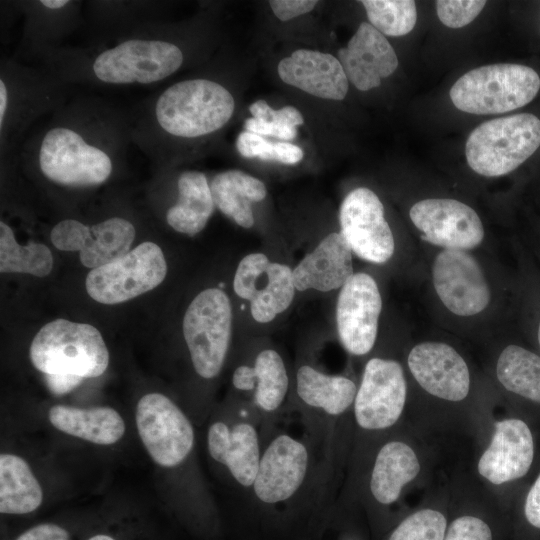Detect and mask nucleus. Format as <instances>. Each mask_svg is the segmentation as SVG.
<instances>
[{
  "instance_id": "nucleus-26",
  "label": "nucleus",
  "mask_w": 540,
  "mask_h": 540,
  "mask_svg": "<svg viewBox=\"0 0 540 540\" xmlns=\"http://www.w3.org/2000/svg\"><path fill=\"white\" fill-rule=\"evenodd\" d=\"M48 419L60 432L98 445L115 444L126 429L122 416L107 406L86 409L54 405Z\"/></svg>"
},
{
  "instance_id": "nucleus-43",
  "label": "nucleus",
  "mask_w": 540,
  "mask_h": 540,
  "mask_svg": "<svg viewBox=\"0 0 540 540\" xmlns=\"http://www.w3.org/2000/svg\"><path fill=\"white\" fill-rule=\"evenodd\" d=\"M8 103V92L3 80H0V126L3 125L4 115L6 113Z\"/></svg>"
},
{
  "instance_id": "nucleus-13",
  "label": "nucleus",
  "mask_w": 540,
  "mask_h": 540,
  "mask_svg": "<svg viewBox=\"0 0 540 540\" xmlns=\"http://www.w3.org/2000/svg\"><path fill=\"white\" fill-rule=\"evenodd\" d=\"M167 264L161 248L143 242L125 256L92 269L85 280L86 291L102 304H118L157 287L165 278Z\"/></svg>"
},
{
  "instance_id": "nucleus-19",
  "label": "nucleus",
  "mask_w": 540,
  "mask_h": 540,
  "mask_svg": "<svg viewBox=\"0 0 540 540\" xmlns=\"http://www.w3.org/2000/svg\"><path fill=\"white\" fill-rule=\"evenodd\" d=\"M382 299L376 281L366 273L354 274L341 288L336 306L339 340L351 355H367L374 347Z\"/></svg>"
},
{
  "instance_id": "nucleus-3",
  "label": "nucleus",
  "mask_w": 540,
  "mask_h": 540,
  "mask_svg": "<svg viewBox=\"0 0 540 540\" xmlns=\"http://www.w3.org/2000/svg\"><path fill=\"white\" fill-rule=\"evenodd\" d=\"M407 402L402 365L370 358L363 369L352 407V443L348 464L358 461L382 436L398 427Z\"/></svg>"
},
{
  "instance_id": "nucleus-46",
  "label": "nucleus",
  "mask_w": 540,
  "mask_h": 540,
  "mask_svg": "<svg viewBox=\"0 0 540 540\" xmlns=\"http://www.w3.org/2000/svg\"><path fill=\"white\" fill-rule=\"evenodd\" d=\"M537 338H538V344L540 347V322H539L538 331H537Z\"/></svg>"
},
{
  "instance_id": "nucleus-20",
  "label": "nucleus",
  "mask_w": 540,
  "mask_h": 540,
  "mask_svg": "<svg viewBox=\"0 0 540 540\" xmlns=\"http://www.w3.org/2000/svg\"><path fill=\"white\" fill-rule=\"evenodd\" d=\"M409 216L424 241L444 249L470 250L484 238L476 211L455 199H423L411 207Z\"/></svg>"
},
{
  "instance_id": "nucleus-24",
  "label": "nucleus",
  "mask_w": 540,
  "mask_h": 540,
  "mask_svg": "<svg viewBox=\"0 0 540 540\" xmlns=\"http://www.w3.org/2000/svg\"><path fill=\"white\" fill-rule=\"evenodd\" d=\"M277 71L281 80L310 95L343 100L348 92V78L332 54L298 49L282 59Z\"/></svg>"
},
{
  "instance_id": "nucleus-41",
  "label": "nucleus",
  "mask_w": 540,
  "mask_h": 540,
  "mask_svg": "<svg viewBox=\"0 0 540 540\" xmlns=\"http://www.w3.org/2000/svg\"><path fill=\"white\" fill-rule=\"evenodd\" d=\"M69 533L54 523L36 525L18 536L16 540H69Z\"/></svg>"
},
{
  "instance_id": "nucleus-45",
  "label": "nucleus",
  "mask_w": 540,
  "mask_h": 540,
  "mask_svg": "<svg viewBox=\"0 0 540 540\" xmlns=\"http://www.w3.org/2000/svg\"><path fill=\"white\" fill-rule=\"evenodd\" d=\"M88 540H115V539L105 534H98V535L90 537Z\"/></svg>"
},
{
  "instance_id": "nucleus-12",
  "label": "nucleus",
  "mask_w": 540,
  "mask_h": 540,
  "mask_svg": "<svg viewBox=\"0 0 540 540\" xmlns=\"http://www.w3.org/2000/svg\"><path fill=\"white\" fill-rule=\"evenodd\" d=\"M251 357L232 372V387L241 394L233 402L252 412L265 433L288 411L291 381L284 359L275 349H260Z\"/></svg>"
},
{
  "instance_id": "nucleus-47",
  "label": "nucleus",
  "mask_w": 540,
  "mask_h": 540,
  "mask_svg": "<svg viewBox=\"0 0 540 540\" xmlns=\"http://www.w3.org/2000/svg\"><path fill=\"white\" fill-rule=\"evenodd\" d=\"M346 540H357V539H353V538H348V539H346Z\"/></svg>"
},
{
  "instance_id": "nucleus-9",
  "label": "nucleus",
  "mask_w": 540,
  "mask_h": 540,
  "mask_svg": "<svg viewBox=\"0 0 540 540\" xmlns=\"http://www.w3.org/2000/svg\"><path fill=\"white\" fill-rule=\"evenodd\" d=\"M539 147L540 119L531 113H520L477 126L466 141L465 155L474 172L497 177L517 169Z\"/></svg>"
},
{
  "instance_id": "nucleus-16",
  "label": "nucleus",
  "mask_w": 540,
  "mask_h": 540,
  "mask_svg": "<svg viewBox=\"0 0 540 540\" xmlns=\"http://www.w3.org/2000/svg\"><path fill=\"white\" fill-rule=\"evenodd\" d=\"M339 223L340 233L359 258L382 264L393 256V233L385 219L383 204L372 190L365 187L352 190L340 206Z\"/></svg>"
},
{
  "instance_id": "nucleus-27",
  "label": "nucleus",
  "mask_w": 540,
  "mask_h": 540,
  "mask_svg": "<svg viewBox=\"0 0 540 540\" xmlns=\"http://www.w3.org/2000/svg\"><path fill=\"white\" fill-rule=\"evenodd\" d=\"M214 204L243 228L254 224L251 204L266 197L264 183L243 171L228 170L217 174L210 185Z\"/></svg>"
},
{
  "instance_id": "nucleus-40",
  "label": "nucleus",
  "mask_w": 540,
  "mask_h": 540,
  "mask_svg": "<svg viewBox=\"0 0 540 540\" xmlns=\"http://www.w3.org/2000/svg\"><path fill=\"white\" fill-rule=\"evenodd\" d=\"M317 4L315 0H271L269 5L274 15L282 20L288 21L292 18L310 12Z\"/></svg>"
},
{
  "instance_id": "nucleus-37",
  "label": "nucleus",
  "mask_w": 540,
  "mask_h": 540,
  "mask_svg": "<svg viewBox=\"0 0 540 540\" xmlns=\"http://www.w3.org/2000/svg\"><path fill=\"white\" fill-rule=\"evenodd\" d=\"M236 148L243 157L274 160L287 165L297 164L303 159V151L299 146L287 141L271 142L248 131L238 135Z\"/></svg>"
},
{
  "instance_id": "nucleus-2",
  "label": "nucleus",
  "mask_w": 540,
  "mask_h": 540,
  "mask_svg": "<svg viewBox=\"0 0 540 540\" xmlns=\"http://www.w3.org/2000/svg\"><path fill=\"white\" fill-rule=\"evenodd\" d=\"M357 387L349 377L330 375L313 365L301 364L289 399L288 410L299 415L304 436L340 472L350 456Z\"/></svg>"
},
{
  "instance_id": "nucleus-44",
  "label": "nucleus",
  "mask_w": 540,
  "mask_h": 540,
  "mask_svg": "<svg viewBox=\"0 0 540 540\" xmlns=\"http://www.w3.org/2000/svg\"><path fill=\"white\" fill-rule=\"evenodd\" d=\"M67 0H42L41 4L49 9H59L67 5Z\"/></svg>"
},
{
  "instance_id": "nucleus-14",
  "label": "nucleus",
  "mask_w": 540,
  "mask_h": 540,
  "mask_svg": "<svg viewBox=\"0 0 540 540\" xmlns=\"http://www.w3.org/2000/svg\"><path fill=\"white\" fill-rule=\"evenodd\" d=\"M39 165L49 180L73 187L101 184L112 172L107 153L65 127L52 128L45 134L39 150Z\"/></svg>"
},
{
  "instance_id": "nucleus-31",
  "label": "nucleus",
  "mask_w": 540,
  "mask_h": 540,
  "mask_svg": "<svg viewBox=\"0 0 540 540\" xmlns=\"http://www.w3.org/2000/svg\"><path fill=\"white\" fill-rule=\"evenodd\" d=\"M135 238V228L126 219L113 217L90 227L81 263L95 269L125 256Z\"/></svg>"
},
{
  "instance_id": "nucleus-5",
  "label": "nucleus",
  "mask_w": 540,
  "mask_h": 540,
  "mask_svg": "<svg viewBox=\"0 0 540 540\" xmlns=\"http://www.w3.org/2000/svg\"><path fill=\"white\" fill-rule=\"evenodd\" d=\"M29 357L44 375L68 374L84 379L102 375L109 364L108 348L99 330L66 319L51 321L36 333Z\"/></svg>"
},
{
  "instance_id": "nucleus-18",
  "label": "nucleus",
  "mask_w": 540,
  "mask_h": 540,
  "mask_svg": "<svg viewBox=\"0 0 540 540\" xmlns=\"http://www.w3.org/2000/svg\"><path fill=\"white\" fill-rule=\"evenodd\" d=\"M432 280L441 302L455 315H476L490 302V288L483 270L465 250H441L432 265Z\"/></svg>"
},
{
  "instance_id": "nucleus-10",
  "label": "nucleus",
  "mask_w": 540,
  "mask_h": 540,
  "mask_svg": "<svg viewBox=\"0 0 540 540\" xmlns=\"http://www.w3.org/2000/svg\"><path fill=\"white\" fill-rule=\"evenodd\" d=\"M232 326L228 296L218 288L200 292L188 306L183 336L194 372L204 380L215 379L226 361Z\"/></svg>"
},
{
  "instance_id": "nucleus-42",
  "label": "nucleus",
  "mask_w": 540,
  "mask_h": 540,
  "mask_svg": "<svg viewBox=\"0 0 540 540\" xmlns=\"http://www.w3.org/2000/svg\"><path fill=\"white\" fill-rule=\"evenodd\" d=\"M84 378L68 374H47L45 382L54 395L66 394L79 386Z\"/></svg>"
},
{
  "instance_id": "nucleus-30",
  "label": "nucleus",
  "mask_w": 540,
  "mask_h": 540,
  "mask_svg": "<svg viewBox=\"0 0 540 540\" xmlns=\"http://www.w3.org/2000/svg\"><path fill=\"white\" fill-rule=\"evenodd\" d=\"M496 377L509 392L540 404V356L519 345L506 346L496 362Z\"/></svg>"
},
{
  "instance_id": "nucleus-29",
  "label": "nucleus",
  "mask_w": 540,
  "mask_h": 540,
  "mask_svg": "<svg viewBox=\"0 0 540 540\" xmlns=\"http://www.w3.org/2000/svg\"><path fill=\"white\" fill-rule=\"evenodd\" d=\"M43 501L42 487L29 464L11 453L0 455V512L27 514Z\"/></svg>"
},
{
  "instance_id": "nucleus-17",
  "label": "nucleus",
  "mask_w": 540,
  "mask_h": 540,
  "mask_svg": "<svg viewBox=\"0 0 540 540\" xmlns=\"http://www.w3.org/2000/svg\"><path fill=\"white\" fill-rule=\"evenodd\" d=\"M235 293L250 302L253 319L268 323L284 312L295 296L292 269L271 262L263 253L246 255L238 264L233 280Z\"/></svg>"
},
{
  "instance_id": "nucleus-28",
  "label": "nucleus",
  "mask_w": 540,
  "mask_h": 540,
  "mask_svg": "<svg viewBox=\"0 0 540 540\" xmlns=\"http://www.w3.org/2000/svg\"><path fill=\"white\" fill-rule=\"evenodd\" d=\"M178 202L166 213V221L175 231L195 235L206 226L214 210L207 178L199 171H186L178 179Z\"/></svg>"
},
{
  "instance_id": "nucleus-38",
  "label": "nucleus",
  "mask_w": 540,
  "mask_h": 540,
  "mask_svg": "<svg viewBox=\"0 0 540 540\" xmlns=\"http://www.w3.org/2000/svg\"><path fill=\"white\" fill-rule=\"evenodd\" d=\"M485 4L486 1L481 0H439L436 1V11L445 26L461 28L471 23Z\"/></svg>"
},
{
  "instance_id": "nucleus-34",
  "label": "nucleus",
  "mask_w": 540,
  "mask_h": 540,
  "mask_svg": "<svg viewBox=\"0 0 540 540\" xmlns=\"http://www.w3.org/2000/svg\"><path fill=\"white\" fill-rule=\"evenodd\" d=\"M451 512L438 504L421 506L398 519L386 540H444Z\"/></svg>"
},
{
  "instance_id": "nucleus-21",
  "label": "nucleus",
  "mask_w": 540,
  "mask_h": 540,
  "mask_svg": "<svg viewBox=\"0 0 540 540\" xmlns=\"http://www.w3.org/2000/svg\"><path fill=\"white\" fill-rule=\"evenodd\" d=\"M407 365L418 385L435 398L458 403L470 393L469 367L458 351L446 343L416 344L408 354Z\"/></svg>"
},
{
  "instance_id": "nucleus-1",
  "label": "nucleus",
  "mask_w": 540,
  "mask_h": 540,
  "mask_svg": "<svg viewBox=\"0 0 540 540\" xmlns=\"http://www.w3.org/2000/svg\"><path fill=\"white\" fill-rule=\"evenodd\" d=\"M340 473L305 436H294L277 425L264 434L248 499L265 509L326 503L337 496Z\"/></svg>"
},
{
  "instance_id": "nucleus-33",
  "label": "nucleus",
  "mask_w": 540,
  "mask_h": 540,
  "mask_svg": "<svg viewBox=\"0 0 540 540\" xmlns=\"http://www.w3.org/2000/svg\"><path fill=\"white\" fill-rule=\"evenodd\" d=\"M53 267L50 249L41 243H17L12 229L0 222V271L1 273H27L37 277L48 275Z\"/></svg>"
},
{
  "instance_id": "nucleus-23",
  "label": "nucleus",
  "mask_w": 540,
  "mask_h": 540,
  "mask_svg": "<svg viewBox=\"0 0 540 540\" xmlns=\"http://www.w3.org/2000/svg\"><path fill=\"white\" fill-rule=\"evenodd\" d=\"M338 60L358 90L380 86L381 79L398 67L395 50L386 37L370 23L362 22L347 46L338 50Z\"/></svg>"
},
{
  "instance_id": "nucleus-32",
  "label": "nucleus",
  "mask_w": 540,
  "mask_h": 540,
  "mask_svg": "<svg viewBox=\"0 0 540 540\" xmlns=\"http://www.w3.org/2000/svg\"><path fill=\"white\" fill-rule=\"evenodd\" d=\"M507 520L496 509L464 505L453 509L444 540H506Z\"/></svg>"
},
{
  "instance_id": "nucleus-39",
  "label": "nucleus",
  "mask_w": 540,
  "mask_h": 540,
  "mask_svg": "<svg viewBox=\"0 0 540 540\" xmlns=\"http://www.w3.org/2000/svg\"><path fill=\"white\" fill-rule=\"evenodd\" d=\"M90 227L80 221L66 219L57 223L51 231V242L62 251H81L87 241Z\"/></svg>"
},
{
  "instance_id": "nucleus-6",
  "label": "nucleus",
  "mask_w": 540,
  "mask_h": 540,
  "mask_svg": "<svg viewBox=\"0 0 540 540\" xmlns=\"http://www.w3.org/2000/svg\"><path fill=\"white\" fill-rule=\"evenodd\" d=\"M216 415L206 431L208 455L233 487L248 498L260 464L263 427L252 412L234 402Z\"/></svg>"
},
{
  "instance_id": "nucleus-4",
  "label": "nucleus",
  "mask_w": 540,
  "mask_h": 540,
  "mask_svg": "<svg viewBox=\"0 0 540 540\" xmlns=\"http://www.w3.org/2000/svg\"><path fill=\"white\" fill-rule=\"evenodd\" d=\"M421 470L416 449L396 428L349 467L347 485L341 495L358 497L372 511H386L400 500Z\"/></svg>"
},
{
  "instance_id": "nucleus-15",
  "label": "nucleus",
  "mask_w": 540,
  "mask_h": 540,
  "mask_svg": "<svg viewBox=\"0 0 540 540\" xmlns=\"http://www.w3.org/2000/svg\"><path fill=\"white\" fill-rule=\"evenodd\" d=\"M182 62V51L173 43L131 39L99 54L93 71L105 83L149 84L170 76Z\"/></svg>"
},
{
  "instance_id": "nucleus-7",
  "label": "nucleus",
  "mask_w": 540,
  "mask_h": 540,
  "mask_svg": "<svg viewBox=\"0 0 540 540\" xmlns=\"http://www.w3.org/2000/svg\"><path fill=\"white\" fill-rule=\"evenodd\" d=\"M235 108L232 94L207 79H190L168 87L155 106L156 119L167 133L195 138L222 128Z\"/></svg>"
},
{
  "instance_id": "nucleus-35",
  "label": "nucleus",
  "mask_w": 540,
  "mask_h": 540,
  "mask_svg": "<svg viewBox=\"0 0 540 540\" xmlns=\"http://www.w3.org/2000/svg\"><path fill=\"white\" fill-rule=\"evenodd\" d=\"M252 114L244 123L245 130L260 136H273L280 140H293L296 126L304 123L301 112L293 106L274 110L265 100H257L249 106Z\"/></svg>"
},
{
  "instance_id": "nucleus-8",
  "label": "nucleus",
  "mask_w": 540,
  "mask_h": 540,
  "mask_svg": "<svg viewBox=\"0 0 540 540\" xmlns=\"http://www.w3.org/2000/svg\"><path fill=\"white\" fill-rule=\"evenodd\" d=\"M540 90V77L531 67L497 63L474 68L451 87L454 106L477 115L501 114L530 103Z\"/></svg>"
},
{
  "instance_id": "nucleus-22",
  "label": "nucleus",
  "mask_w": 540,
  "mask_h": 540,
  "mask_svg": "<svg viewBox=\"0 0 540 540\" xmlns=\"http://www.w3.org/2000/svg\"><path fill=\"white\" fill-rule=\"evenodd\" d=\"M534 439L526 422L504 418L494 423L491 439L477 462L481 478L501 486L524 477L534 459Z\"/></svg>"
},
{
  "instance_id": "nucleus-11",
  "label": "nucleus",
  "mask_w": 540,
  "mask_h": 540,
  "mask_svg": "<svg viewBox=\"0 0 540 540\" xmlns=\"http://www.w3.org/2000/svg\"><path fill=\"white\" fill-rule=\"evenodd\" d=\"M135 421L146 451L158 466L177 469L189 464L195 449L194 426L172 399L161 393L142 396Z\"/></svg>"
},
{
  "instance_id": "nucleus-25",
  "label": "nucleus",
  "mask_w": 540,
  "mask_h": 540,
  "mask_svg": "<svg viewBox=\"0 0 540 540\" xmlns=\"http://www.w3.org/2000/svg\"><path fill=\"white\" fill-rule=\"evenodd\" d=\"M354 275L352 250L341 233H330L293 269L296 290L328 292Z\"/></svg>"
},
{
  "instance_id": "nucleus-36",
  "label": "nucleus",
  "mask_w": 540,
  "mask_h": 540,
  "mask_svg": "<svg viewBox=\"0 0 540 540\" xmlns=\"http://www.w3.org/2000/svg\"><path fill=\"white\" fill-rule=\"evenodd\" d=\"M370 24L387 36H403L415 26L417 10L412 0H363Z\"/></svg>"
}]
</instances>
